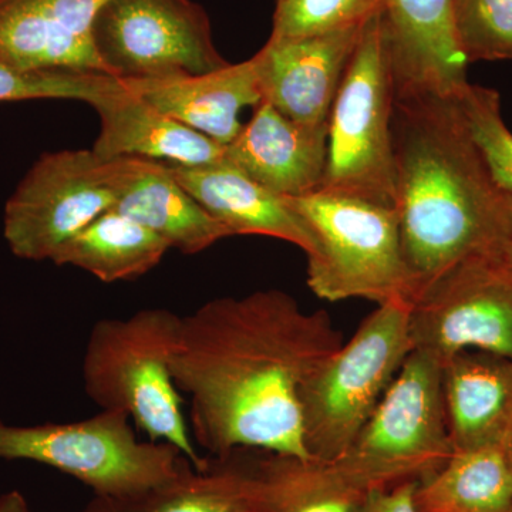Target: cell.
I'll list each match as a JSON object with an SVG mask.
<instances>
[{"mask_svg":"<svg viewBox=\"0 0 512 512\" xmlns=\"http://www.w3.org/2000/svg\"><path fill=\"white\" fill-rule=\"evenodd\" d=\"M343 345L326 312L279 289L212 299L181 316L171 372L190 399L192 440L212 457L258 448L312 460L301 390Z\"/></svg>","mask_w":512,"mask_h":512,"instance_id":"1","label":"cell"},{"mask_svg":"<svg viewBox=\"0 0 512 512\" xmlns=\"http://www.w3.org/2000/svg\"><path fill=\"white\" fill-rule=\"evenodd\" d=\"M392 136L394 211L414 298L461 266L512 268V192L485 163L457 96L396 94Z\"/></svg>","mask_w":512,"mask_h":512,"instance_id":"2","label":"cell"},{"mask_svg":"<svg viewBox=\"0 0 512 512\" xmlns=\"http://www.w3.org/2000/svg\"><path fill=\"white\" fill-rule=\"evenodd\" d=\"M180 323L164 308L94 323L84 350V390L101 410L127 414L148 439L171 444L201 468L207 458L195 448L171 372Z\"/></svg>","mask_w":512,"mask_h":512,"instance_id":"3","label":"cell"},{"mask_svg":"<svg viewBox=\"0 0 512 512\" xmlns=\"http://www.w3.org/2000/svg\"><path fill=\"white\" fill-rule=\"evenodd\" d=\"M413 352L409 305L393 302L370 313L303 384V444L312 460L348 451Z\"/></svg>","mask_w":512,"mask_h":512,"instance_id":"4","label":"cell"},{"mask_svg":"<svg viewBox=\"0 0 512 512\" xmlns=\"http://www.w3.org/2000/svg\"><path fill=\"white\" fill-rule=\"evenodd\" d=\"M285 198L318 239L308 258V285L318 298L410 306L412 279L393 207L328 192Z\"/></svg>","mask_w":512,"mask_h":512,"instance_id":"5","label":"cell"},{"mask_svg":"<svg viewBox=\"0 0 512 512\" xmlns=\"http://www.w3.org/2000/svg\"><path fill=\"white\" fill-rule=\"evenodd\" d=\"M0 460L45 464L96 497L121 498L168 483L188 458L171 444L138 440L127 414L101 410L89 419L39 426L0 419Z\"/></svg>","mask_w":512,"mask_h":512,"instance_id":"6","label":"cell"},{"mask_svg":"<svg viewBox=\"0 0 512 512\" xmlns=\"http://www.w3.org/2000/svg\"><path fill=\"white\" fill-rule=\"evenodd\" d=\"M394 90L380 12L363 28L333 103L328 163L318 192L394 208Z\"/></svg>","mask_w":512,"mask_h":512,"instance_id":"7","label":"cell"},{"mask_svg":"<svg viewBox=\"0 0 512 512\" xmlns=\"http://www.w3.org/2000/svg\"><path fill=\"white\" fill-rule=\"evenodd\" d=\"M441 369L437 357L413 350L352 446L333 460L367 493L421 481L453 453Z\"/></svg>","mask_w":512,"mask_h":512,"instance_id":"8","label":"cell"},{"mask_svg":"<svg viewBox=\"0 0 512 512\" xmlns=\"http://www.w3.org/2000/svg\"><path fill=\"white\" fill-rule=\"evenodd\" d=\"M94 47L120 80L204 74L228 66L210 18L192 0H111L93 26Z\"/></svg>","mask_w":512,"mask_h":512,"instance_id":"9","label":"cell"},{"mask_svg":"<svg viewBox=\"0 0 512 512\" xmlns=\"http://www.w3.org/2000/svg\"><path fill=\"white\" fill-rule=\"evenodd\" d=\"M114 204L110 160L93 150L46 153L6 202L3 235L18 258L52 261L57 249Z\"/></svg>","mask_w":512,"mask_h":512,"instance_id":"10","label":"cell"},{"mask_svg":"<svg viewBox=\"0 0 512 512\" xmlns=\"http://www.w3.org/2000/svg\"><path fill=\"white\" fill-rule=\"evenodd\" d=\"M413 350L441 363L464 350L512 360V268L466 265L423 289L409 306Z\"/></svg>","mask_w":512,"mask_h":512,"instance_id":"11","label":"cell"},{"mask_svg":"<svg viewBox=\"0 0 512 512\" xmlns=\"http://www.w3.org/2000/svg\"><path fill=\"white\" fill-rule=\"evenodd\" d=\"M365 25L296 39L269 37L252 57L262 101L299 123L329 124Z\"/></svg>","mask_w":512,"mask_h":512,"instance_id":"12","label":"cell"},{"mask_svg":"<svg viewBox=\"0 0 512 512\" xmlns=\"http://www.w3.org/2000/svg\"><path fill=\"white\" fill-rule=\"evenodd\" d=\"M110 2L0 0V59L26 70L109 74L94 47L93 26Z\"/></svg>","mask_w":512,"mask_h":512,"instance_id":"13","label":"cell"},{"mask_svg":"<svg viewBox=\"0 0 512 512\" xmlns=\"http://www.w3.org/2000/svg\"><path fill=\"white\" fill-rule=\"evenodd\" d=\"M382 20L396 94L460 96L468 62L454 32L453 0H386Z\"/></svg>","mask_w":512,"mask_h":512,"instance_id":"14","label":"cell"},{"mask_svg":"<svg viewBox=\"0 0 512 512\" xmlns=\"http://www.w3.org/2000/svg\"><path fill=\"white\" fill-rule=\"evenodd\" d=\"M329 124L299 123L261 101L238 136L225 146V161L282 197L318 192L328 163Z\"/></svg>","mask_w":512,"mask_h":512,"instance_id":"15","label":"cell"},{"mask_svg":"<svg viewBox=\"0 0 512 512\" xmlns=\"http://www.w3.org/2000/svg\"><path fill=\"white\" fill-rule=\"evenodd\" d=\"M110 165L116 191L113 210L153 231L171 249L185 255L200 254L232 237L229 229L181 187L167 163L120 157L110 160Z\"/></svg>","mask_w":512,"mask_h":512,"instance_id":"16","label":"cell"},{"mask_svg":"<svg viewBox=\"0 0 512 512\" xmlns=\"http://www.w3.org/2000/svg\"><path fill=\"white\" fill-rule=\"evenodd\" d=\"M92 107L100 119L92 150L103 160L137 157L187 167L225 161V146L156 109L123 80Z\"/></svg>","mask_w":512,"mask_h":512,"instance_id":"17","label":"cell"},{"mask_svg":"<svg viewBox=\"0 0 512 512\" xmlns=\"http://www.w3.org/2000/svg\"><path fill=\"white\" fill-rule=\"evenodd\" d=\"M168 164V163H167ZM175 180L234 235H264L318 252L315 232L285 197L266 190L227 161L187 167L168 164Z\"/></svg>","mask_w":512,"mask_h":512,"instance_id":"18","label":"cell"},{"mask_svg":"<svg viewBox=\"0 0 512 512\" xmlns=\"http://www.w3.org/2000/svg\"><path fill=\"white\" fill-rule=\"evenodd\" d=\"M123 82L156 109L221 146L241 131V110L262 101L252 57L210 73Z\"/></svg>","mask_w":512,"mask_h":512,"instance_id":"19","label":"cell"},{"mask_svg":"<svg viewBox=\"0 0 512 512\" xmlns=\"http://www.w3.org/2000/svg\"><path fill=\"white\" fill-rule=\"evenodd\" d=\"M453 451L501 446L512 429V360L464 350L441 369Z\"/></svg>","mask_w":512,"mask_h":512,"instance_id":"20","label":"cell"},{"mask_svg":"<svg viewBox=\"0 0 512 512\" xmlns=\"http://www.w3.org/2000/svg\"><path fill=\"white\" fill-rule=\"evenodd\" d=\"M80 512H275L258 466L227 457L207 458L204 467L185 461L163 485L130 497H94Z\"/></svg>","mask_w":512,"mask_h":512,"instance_id":"21","label":"cell"},{"mask_svg":"<svg viewBox=\"0 0 512 512\" xmlns=\"http://www.w3.org/2000/svg\"><path fill=\"white\" fill-rule=\"evenodd\" d=\"M170 249L150 229L110 210L57 249L52 262L83 269L99 281L113 284L148 274Z\"/></svg>","mask_w":512,"mask_h":512,"instance_id":"22","label":"cell"},{"mask_svg":"<svg viewBox=\"0 0 512 512\" xmlns=\"http://www.w3.org/2000/svg\"><path fill=\"white\" fill-rule=\"evenodd\" d=\"M420 512H512V466L504 447L453 451L419 481Z\"/></svg>","mask_w":512,"mask_h":512,"instance_id":"23","label":"cell"},{"mask_svg":"<svg viewBox=\"0 0 512 512\" xmlns=\"http://www.w3.org/2000/svg\"><path fill=\"white\" fill-rule=\"evenodd\" d=\"M256 466L275 512H353L369 494L333 461L271 454Z\"/></svg>","mask_w":512,"mask_h":512,"instance_id":"24","label":"cell"},{"mask_svg":"<svg viewBox=\"0 0 512 512\" xmlns=\"http://www.w3.org/2000/svg\"><path fill=\"white\" fill-rule=\"evenodd\" d=\"M117 80V77L96 72L20 69L0 59V103L77 100L92 106Z\"/></svg>","mask_w":512,"mask_h":512,"instance_id":"25","label":"cell"},{"mask_svg":"<svg viewBox=\"0 0 512 512\" xmlns=\"http://www.w3.org/2000/svg\"><path fill=\"white\" fill-rule=\"evenodd\" d=\"M453 23L468 64L512 60V0H453Z\"/></svg>","mask_w":512,"mask_h":512,"instance_id":"26","label":"cell"},{"mask_svg":"<svg viewBox=\"0 0 512 512\" xmlns=\"http://www.w3.org/2000/svg\"><path fill=\"white\" fill-rule=\"evenodd\" d=\"M386 0H278L271 39L325 35L365 25Z\"/></svg>","mask_w":512,"mask_h":512,"instance_id":"27","label":"cell"},{"mask_svg":"<svg viewBox=\"0 0 512 512\" xmlns=\"http://www.w3.org/2000/svg\"><path fill=\"white\" fill-rule=\"evenodd\" d=\"M457 101L470 136L495 180L512 192V133L501 113L500 94L468 83Z\"/></svg>","mask_w":512,"mask_h":512,"instance_id":"28","label":"cell"},{"mask_svg":"<svg viewBox=\"0 0 512 512\" xmlns=\"http://www.w3.org/2000/svg\"><path fill=\"white\" fill-rule=\"evenodd\" d=\"M419 481H404L390 487L376 488L353 512H420L416 504Z\"/></svg>","mask_w":512,"mask_h":512,"instance_id":"29","label":"cell"},{"mask_svg":"<svg viewBox=\"0 0 512 512\" xmlns=\"http://www.w3.org/2000/svg\"><path fill=\"white\" fill-rule=\"evenodd\" d=\"M0 512H33L25 495L18 490L0 495Z\"/></svg>","mask_w":512,"mask_h":512,"instance_id":"30","label":"cell"},{"mask_svg":"<svg viewBox=\"0 0 512 512\" xmlns=\"http://www.w3.org/2000/svg\"><path fill=\"white\" fill-rule=\"evenodd\" d=\"M503 447L505 453H507L508 458H510L512 466V429L510 431V434H508L507 439H505Z\"/></svg>","mask_w":512,"mask_h":512,"instance_id":"31","label":"cell"}]
</instances>
